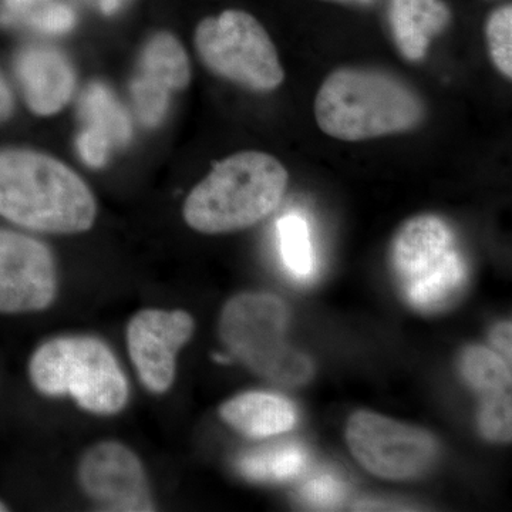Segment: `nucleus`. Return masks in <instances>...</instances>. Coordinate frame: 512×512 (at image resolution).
Here are the masks:
<instances>
[{
    "label": "nucleus",
    "instance_id": "obj_1",
    "mask_svg": "<svg viewBox=\"0 0 512 512\" xmlns=\"http://www.w3.org/2000/svg\"><path fill=\"white\" fill-rule=\"evenodd\" d=\"M96 215L92 190L69 165L29 148L0 150V217L46 234H80Z\"/></svg>",
    "mask_w": 512,
    "mask_h": 512
},
{
    "label": "nucleus",
    "instance_id": "obj_2",
    "mask_svg": "<svg viewBox=\"0 0 512 512\" xmlns=\"http://www.w3.org/2000/svg\"><path fill=\"white\" fill-rule=\"evenodd\" d=\"M323 133L342 141L404 133L424 117L420 97L399 79L379 70L345 67L329 74L315 99Z\"/></svg>",
    "mask_w": 512,
    "mask_h": 512
},
{
    "label": "nucleus",
    "instance_id": "obj_3",
    "mask_svg": "<svg viewBox=\"0 0 512 512\" xmlns=\"http://www.w3.org/2000/svg\"><path fill=\"white\" fill-rule=\"evenodd\" d=\"M281 161L262 151H241L214 165L184 202V220L202 234L252 227L276 210L288 187Z\"/></svg>",
    "mask_w": 512,
    "mask_h": 512
},
{
    "label": "nucleus",
    "instance_id": "obj_4",
    "mask_svg": "<svg viewBox=\"0 0 512 512\" xmlns=\"http://www.w3.org/2000/svg\"><path fill=\"white\" fill-rule=\"evenodd\" d=\"M392 266L404 299L423 313L450 308L468 282V268L454 234L436 215L407 221L392 245Z\"/></svg>",
    "mask_w": 512,
    "mask_h": 512
},
{
    "label": "nucleus",
    "instance_id": "obj_5",
    "mask_svg": "<svg viewBox=\"0 0 512 512\" xmlns=\"http://www.w3.org/2000/svg\"><path fill=\"white\" fill-rule=\"evenodd\" d=\"M288 322V308L278 296L241 293L222 309L220 335L256 375L282 386H301L312 379L313 365L286 342Z\"/></svg>",
    "mask_w": 512,
    "mask_h": 512
},
{
    "label": "nucleus",
    "instance_id": "obj_6",
    "mask_svg": "<svg viewBox=\"0 0 512 512\" xmlns=\"http://www.w3.org/2000/svg\"><path fill=\"white\" fill-rule=\"evenodd\" d=\"M33 386L47 396H72L94 414H116L128 384L116 357L99 339L59 338L40 346L29 363Z\"/></svg>",
    "mask_w": 512,
    "mask_h": 512
},
{
    "label": "nucleus",
    "instance_id": "obj_7",
    "mask_svg": "<svg viewBox=\"0 0 512 512\" xmlns=\"http://www.w3.org/2000/svg\"><path fill=\"white\" fill-rule=\"evenodd\" d=\"M194 45L208 70L255 92H271L284 82V67L264 26L244 10H224L202 19Z\"/></svg>",
    "mask_w": 512,
    "mask_h": 512
},
{
    "label": "nucleus",
    "instance_id": "obj_8",
    "mask_svg": "<svg viewBox=\"0 0 512 512\" xmlns=\"http://www.w3.org/2000/svg\"><path fill=\"white\" fill-rule=\"evenodd\" d=\"M346 440L357 463L384 480L419 477L439 454V444L429 431L366 410L350 417Z\"/></svg>",
    "mask_w": 512,
    "mask_h": 512
},
{
    "label": "nucleus",
    "instance_id": "obj_9",
    "mask_svg": "<svg viewBox=\"0 0 512 512\" xmlns=\"http://www.w3.org/2000/svg\"><path fill=\"white\" fill-rule=\"evenodd\" d=\"M56 292L50 249L29 235L0 228V313L45 311Z\"/></svg>",
    "mask_w": 512,
    "mask_h": 512
},
{
    "label": "nucleus",
    "instance_id": "obj_10",
    "mask_svg": "<svg viewBox=\"0 0 512 512\" xmlns=\"http://www.w3.org/2000/svg\"><path fill=\"white\" fill-rule=\"evenodd\" d=\"M84 493L114 512L154 511L143 464L123 444L104 441L84 454L79 470Z\"/></svg>",
    "mask_w": 512,
    "mask_h": 512
},
{
    "label": "nucleus",
    "instance_id": "obj_11",
    "mask_svg": "<svg viewBox=\"0 0 512 512\" xmlns=\"http://www.w3.org/2000/svg\"><path fill=\"white\" fill-rule=\"evenodd\" d=\"M190 83L191 63L180 39L165 30L148 37L130 84L141 123L158 126L170 107L171 94L187 89Z\"/></svg>",
    "mask_w": 512,
    "mask_h": 512
},
{
    "label": "nucleus",
    "instance_id": "obj_12",
    "mask_svg": "<svg viewBox=\"0 0 512 512\" xmlns=\"http://www.w3.org/2000/svg\"><path fill=\"white\" fill-rule=\"evenodd\" d=\"M194 332V320L184 311L147 309L138 312L127 329V345L141 382L150 392L164 393L175 379V357Z\"/></svg>",
    "mask_w": 512,
    "mask_h": 512
},
{
    "label": "nucleus",
    "instance_id": "obj_13",
    "mask_svg": "<svg viewBox=\"0 0 512 512\" xmlns=\"http://www.w3.org/2000/svg\"><path fill=\"white\" fill-rule=\"evenodd\" d=\"M15 73L26 104L36 116H55L72 100L76 73L70 60L55 47L29 46L20 50Z\"/></svg>",
    "mask_w": 512,
    "mask_h": 512
},
{
    "label": "nucleus",
    "instance_id": "obj_14",
    "mask_svg": "<svg viewBox=\"0 0 512 512\" xmlns=\"http://www.w3.org/2000/svg\"><path fill=\"white\" fill-rule=\"evenodd\" d=\"M86 130L79 137V150L87 164L99 167L106 161L110 147L130 137V121L119 103L99 84L87 90L80 103Z\"/></svg>",
    "mask_w": 512,
    "mask_h": 512
},
{
    "label": "nucleus",
    "instance_id": "obj_15",
    "mask_svg": "<svg viewBox=\"0 0 512 512\" xmlns=\"http://www.w3.org/2000/svg\"><path fill=\"white\" fill-rule=\"evenodd\" d=\"M389 19L402 55L419 62L426 56L433 37L447 28L450 10L441 0H392Z\"/></svg>",
    "mask_w": 512,
    "mask_h": 512
},
{
    "label": "nucleus",
    "instance_id": "obj_16",
    "mask_svg": "<svg viewBox=\"0 0 512 512\" xmlns=\"http://www.w3.org/2000/svg\"><path fill=\"white\" fill-rule=\"evenodd\" d=\"M222 420L251 439H265L295 426L293 404L278 394L248 392L222 404Z\"/></svg>",
    "mask_w": 512,
    "mask_h": 512
},
{
    "label": "nucleus",
    "instance_id": "obj_17",
    "mask_svg": "<svg viewBox=\"0 0 512 512\" xmlns=\"http://www.w3.org/2000/svg\"><path fill=\"white\" fill-rule=\"evenodd\" d=\"M308 464V453L299 444L258 448L238 458L239 473L251 481L278 483L301 476Z\"/></svg>",
    "mask_w": 512,
    "mask_h": 512
},
{
    "label": "nucleus",
    "instance_id": "obj_18",
    "mask_svg": "<svg viewBox=\"0 0 512 512\" xmlns=\"http://www.w3.org/2000/svg\"><path fill=\"white\" fill-rule=\"evenodd\" d=\"M460 370L464 380L481 396L511 390V363L493 349L468 346L461 355Z\"/></svg>",
    "mask_w": 512,
    "mask_h": 512
},
{
    "label": "nucleus",
    "instance_id": "obj_19",
    "mask_svg": "<svg viewBox=\"0 0 512 512\" xmlns=\"http://www.w3.org/2000/svg\"><path fill=\"white\" fill-rule=\"evenodd\" d=\"M279 251L289 272L296 278H311L315 272V252L308 222L298 214H288L278 222Z\"/></svg>",
    "mask_w": 512,
    "mask_h": 512
},
{
    "label": "nucleus",
    "instance_id": "obj_20",
    "mask_svg": "<svg viewBox=\"0 0 512 512\" xmlns=\"http://www.w3.org/2000/svg\"><path fill=\"white\" fill-rule=\"evenodd\" d=\"M3 12L10 19L25 20L43 30H64L73 25V13L69 9L46 6V0H3Z\"/></svg>",
    "mask_w": 512,
    "mask_h": 512
},
{
    "label": "nucleus",
    "instance_id": "obj_21",
    "mask_svg": "<svg viewBox=\"0 0 512 512\" xmlns=\"http://www.w3.org/2000/svg\"><path fill=\"white\" fill-rule=\"evenodd\" d=\"M478 413V427L484 439L510 443L512 436L511 390L485 394Z\"/></svg>",
    "mask_w": 512,
    "mask_h": 512
},
{
    "label": "nucleus",
    "instance_id": "obj_22",
    "mask_svg": "<svg viewBox=\"0 0 512 512\" xmlns=\"http://www.w3.org/2000/svg\"><path fill=\"white\" fill-rule=\"evenodd\" d=\"M493 63L505 77H512V6L494 10L485 26Z\"/></svg>",
    "mask_w": 512,
    "mask_h": 512
},
{
    "label": "nucleus",
    "instance_id": "obj_23",
    "mask_svg": "<svg viewBox=\"0 0 512 512\" xmlns=\"http://www.w3.org/2000/svg\"><path fill=\"white\" fill-rule=\"evenodd\" d=\"M302 498L313 507H336L345 498L346 487L332 476L311 478L301 490Z\"/></svg>",
    "mask_w": 512,
    "mask_h": 512
},
{
    "label": "nucleus",
    "instance_id": "obj_24",
    "mask_svg": "<svg viewBox=\"0 0 512 512\" xmlns=\"http://www.w3.org/2000/svg\"><path fill=\"white\" fill-rule=\"evenodd\" d=\"M491 345L493 350L498 353L508 363L512 362V326L510 320L508 322H501L491 329L490 333Z\"/></svg>",
    "mask_w": 512,
    "mask_h": 512
},
{
    "label": "nucleus",
    "instance_id": "obj_25",
    "mask_svg": "<svg viewBox=\"0 0 512 512\" xmlns=\"http://www.w3.org/2000/svg\"><path fill=\"white\" fill-rule=\"evenodd\" d=\"M13 110H15V100H13L12 90L5 77L0 74V123L9 120Z\"/></svg>",
    "mask_w": 512,
    "mask_h": 512
},
{
    "label": "nucleus",
    "instance_id": "obj_26",
    "mask_svg": "<svg viewBox=\"0 0 512 512\" xmlns=\"http://www.w3.org/2000/svg\"><path fill=\"white\" fill-rule=\"evenodd\" d=\"M329 2L343 3V5H373L376 0H329Z\"/></svg>",
    "mask_w": 512,
    "mask_h": 512
},
{
    "label": "nucleus",
    "instance_id": "obj_27",
    "mask_svg": "<svg viewBox=\"0 0 512 512\" xmlns=\"http://www.w3.org/2000/svg\"><path fill=\"white\" fill-rule=\"evenodd\" d=\"M8 511V507L0 501V512Z\"/></svg>",
    "mask_w": 512,
    "mask_h": 512
}]
</instances>
